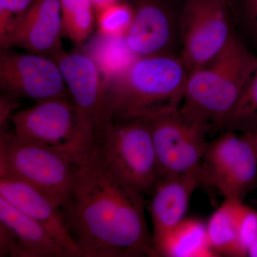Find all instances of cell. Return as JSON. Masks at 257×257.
I'll return each mask as SVG.
<instances>
[{"label":"cell","instance_id":"obj_13","mask_svg":"<svg viewBox=\"0 0 257 257\" xmlns=\"http://www.w3.org/2000/svg\"><path fill=\"white\" fill-rule=\"evenodd\" d=\"M0 256L68 257L45 228L2 197Z\"/></svg>","mask_w":257,"mask_h":257},{"label":"cell","instance_id":"obj_27","mask_svg":"<svg viewBox=\"0 0 257 257\" xmlns=\"http://www.w3.org/2000/svg\"><path fill=\"white\" fill-rule=\"evenodd\" d=\"M246 138V140L252 145L253 150L257 155V128L249 133H241Z\"/></svg>","mask_w":257,"mask_h":257},{"label":"cell","instance_id":"obj_17","mask_svg":"<svg viewBox=\"0 0 257 257\" xmlns=\"http://www.w3.org/2000/svg\"><path fill=\"white\" fill-rule=\"evenodd\" d=\"M246 205L243 201L225 199L207 224L208 240L216 256H245L239 241V224Z\"/></svg>","mask_w":257,"mask_h":257},{"label":"cell","instance_id":"obj_2","mask_svg":"<svg viewBox=\"0 0 257 257\" xmlns=\"http://www.w3.org/2000/svg\"><path fill=\"white\" fill-rule=\"evenodd\" d=\"M191 70L180 56L136 57L124 72L105 83L98 125L179 107Z\"/></svg>","mask_w":257,"mask_h":257},{"label":"cell","instance_id":"obj_10","mask_svg":"<svg viewBox=\"0 0 257 257\" xmlns=\"http://www.w3.org/2000/svg\"><path fill=\"white\" fill-rule=\"evenodd\" d=\"M11 124L16 135L31 141L75 154L86 152L78 112L71 98L37 101L17 111Z\"/></svg>","mask_w":257,"mask_h":257},{"label":"cell","instance_id":"obj_8","mask_svg":"<svg viewBox=\"0 0 257 257\" xmlns=\"http://www.w3.org/2000/svg\"><path fill=\"white\" fill-rule=\"evenodd\" d=\"M201 168L202 185L215 189L225 199L243 201L257 187V155L242 134L223 131L208 143Z\"/></svg>","mask_w":257,"mask_h":257},{"label":"cell","instance_id":"obj_7","mask_svg":"<svg viewBox=\"0 0 257 257\" xmlns=\"http://www.w3.org/2000/svg\"><path fill=\"white\" fill-rule=\"evenodd\" d=\"M228 0H185L181 20V57L191 72L209 64L236 32Z\"/></svg>","mask_w":257,"mask_h":257},{"label":"cell","instance_id":"obj_16","mask_svg":"<svg viewBox=\"0 0 257 257\" xmlns=\"http://www.w3.org/2000/svg\"><path fill=\"white\" fill-rule=\"evenodd\" d=\"M202 183L201 165L195 170L158 181L152 192L149 211L153 224L154 246L185 218L193 193Z\"/></svg>","mask_w":257,"mask_h":257},{"label":"cell","instance_id":"obj_24","mask_svg":"<svg viewBox=\"0 0 257 257\" xmlns=\"http://www.w3.org/2000/svg\"><path fill=\"white\" fill-rule=\"evenodd\" d=\"M35 0H0V43L16 30Z\"/></svg>","mask_w":257,"mask_h":257},{"label":"cell","instance_id":"obj_25","mask_svg":"<svg viewBox=\"0 0 257 257\" xmlns=\"http://www.w3.org/2000/svg\"><path fill=\"white\" fill-rule=\"evenodd\" d=\"M20 99L6 93L2 92L0 96V133L8 130V122H11L12 116L20 106Z\"/></svg>","mask_w":257,"mask_h":257},{"label":"cell","instance_id":"obj_20","mask_svg":"<svg viewBox=\"0 0 257 257\" xmlns=\"http://www.w3.org/2000/svg\"><path fill=\"white\" fill-rule=\"evenodd\" d=\"M91 54L100 69L105 83L117 77L127 68L136 57L128 50L124 37H106L99 35Z\"/></svg>","mask_w":257,"mask_h":257},{"label":"cell","instance_id":"obj_9","mask_svg":"<svg viewBox=\"0 0 257 257\" xmlns=\"http://www.w3.org/2000/svg\"><path fill=\"white\" fill-rule=\"evenodd\" d=\"M133 18L124 40L136 57H181V20L185 0H125Z\"/></svg>","mask_w":257,"mask_h":257},{"label":"cell","instance_id":"obj_14","mask_svg":"<svg viewBox=\"0 0 257 257\" xmlns=\"http://www.w3.org/2000/svg\"><path fill=\"white\" fill-rule=\"evenodd\" d=\"M0 197L45 228L67 256L80 257L62 209L44 193L14 177L0 175Z\"/></svg>","mask_w":257,"mask_h":257},{"label":"cell","instance_id":"obj_21","mask_svg":"<svg viewBox=\"0 0 257 257\" xmlns=\"http://www.w3.org/2000/svg\"><path fill=\"white\" fill-rule=\"evenodd\" d=\"M257 128V67L239 99L221 125V131L246 133Z\"/></svg>","mask_w":257,"mask_h":257},{"label":"cell","instance_id":"obj_1","mask_svg":"<svg viewBox=\"0 0 257 257\" xmlns=\"http://www.w3.org/2000/svg\"><path fill=\"white\" fill-rule=\"evenodd\" d=\"M144 196L90 154L79 155L61 209L80 257L158 256L147 224Z\"/></svg>","mask_w":257,"mask_h":257},{"label":"cell","instance_id":"obj_12","mask_svg":"<svg viewBox=\"0 0 257 257\" xmlns=\"http://www.w3.org/2000/svg\"><path fill=\"white\" fill-rule=\"evenodd\" d=\"M53 59L58 64L69 95L77 108L83 142L89 150L100 116L105 89L104 77L89 54L62 51Z\"/></svg>","mask_w":257,"mask_h":257},{"label":"cell","instance_id":"obj_18","mask_svg":"<svg viewBox=\"0 0 257 257\" xmlns=\"http://www.w3.org/2000/svg\"><path fill=\"white\" fill-rule=\"evenodd\" d=\"M155 250L158 256H216L208 240L207 224L194 218H184L176 225Z\"/></svg>","mask_w":257,"mask_h":257},{"label":"cell","instance_id":"obj_6","mask_svg":"<svg viewBox=\"0 0 257 257\" xmlns=\"http://www.w3.org/2000/svg\"><path fill=\"white\" fill-rule=\"evenodd\" d=\"M145 117L151 130L160 179L200 166L212 127L207 119L182 105Z\"/></svg>","mask_w":257,"mask_h":257},{"label":"cell","instance_id":"obj_19","mask_svg":"<svg viewBox=\"0 0 257 257\" xmlns=\"http://www.w3.org/2000/svg\"><path fill=\"white\" fill-rule=\"evenodd\" d=\"M62 35L77 45L90 37L96 27L95 10L91 0H60Z\"/></svg>","mask_w":257,"mask_h":257},{"label":"cell","instance_id":"obj_26","mask_svg":"<svg viewBox=\"0 0 257 257\" xmlns=\"http://www.w3.org/2000/svg\"><path fill=\"white\" fill-rule=\"evenodd\" d=\"M91 1H92L94 10L97 11V10L106 8V7L109 6V5L114 4V3L119 1V0H91Z\"/></svg>","mask_w":257,"mask_h":257},{"label":"cell","instance_id":"obj_3","mask_svg":"<svg viewBox=\"0 0 257 257\" xmlns=\"http://www.w3.org/2000/svg\"><path fill=\"white\" fill-rule=\"evenodd\" d=\"M256 67V54L235 32L214 60L191 72L181 105L221 130Z\"/></svg>","mask_w":257,"mask_h":257},{"label":"cell","instance_id":"obj_23","mask_svg":"<svg viewBox=\"0 0 257 257\" xmlns=\"http://www.w3.org/2000/svg\"><path fill=\"white\" fill-rule=\"evenodd\" d=\"M231 13L239 28V36L251 51L257 52V0H235Z\"/></svg>","mask_w":257,"mask_h":257},{"label":"cell","instance_id":"obj_28","mask_svg":"<svg viewBox=\"0 0 257 257\" xmlns=\"http://www.w3.org/2000/svg\"><path fill=\"white\" fill-rule=\"evenodd\" d=\"M228 1H229L230 3H231V0H228Z\"/></svg>","mask_w":257,"mask_h":257},{"label":"cell","instance_id":"obj_22","mask_svg":"<svg viewBox=\"0 0 257 257\" xmlns=\"http://www.w3.org/2000/svg\"><path fill=\"white\" fill-rule=\"evenodd\" d=\"M96 28L99 36L124 37L133 18L132 7L125 0L95 11Z\"/></svg>","mask_w":257,"mask_h":257},{"label":"cell","instance_id":"obj_4","mask_svg":"<svg viewBox=\"0 0 257 257\" xmlns=\"http://www.w3.org/2000/svg\"><path fill=\"white\" fill-rule=\"evenodd\" d=\"M87 152L113 175L144 195L152 192L160 180L151 130L145 117L101 122Z\"/></svg>","mask_w":257,"mask_h":257},{"label":"cell","instance_id":"obj_15","mask_svg":"<svg viewBox=\"0 0 257 257\" xmlns=\"http://www.w3.org/2000/svg\"><path fill=\"white\" fill-rule=\"evenodd\" d=\"M60 0H35L1 49H23L53 58L63 50Z\"/></svg>","mask_w":257,"mask_h":257},{"label":"cell","instance_id":"obj_11","mask_svg":"<svg viewBox=\"0 0 257 257\" xmlns=\"http://www.w3.org/2000/svg\"><path fill=\"white\" fill-rule=\"evenodd\" d=\"M0 88L2 92L35 102L71 98L53 58L32 52L20 53L12 48L0 52Z\"/></svg>","mask_w":257,"mask_h":257},{"label":"cell","instance_id":"obj_5","mask_svg":"<svg viewBox=\"0 0 257 257\" xmlns=\"http://www.w3.org/2000/svg\"><path fill=\"white\" fill-rule=\"evenodd\" d=\"M77 155L18 136L0 133V175L26 182L62 208L68 196Z\"/></svg>","mask_w":257,"mask_h":257}]
</instances>
